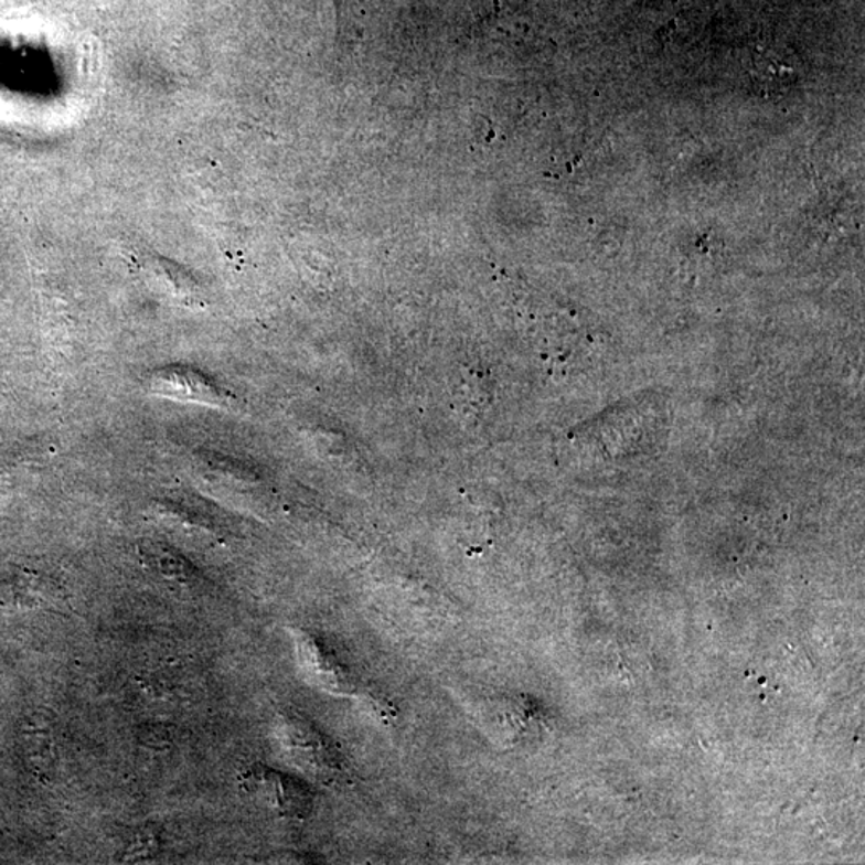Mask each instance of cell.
<instances>
[{"instance_id":"1","label":"cell","mask_w":865,"mask_h":865,"mask_svg":"<svg viewBox=\"0 0 865 865\" xmlns=\"http://www.w3.org/2000/svg\"><path fill=\"white\" fill-rule=\"evenodd\" d=\"M244 792L281 818L303 819L311 810L307 786L269 768H252L241 782Z\"/></svg>"},{"instance_id":"4","label":"cell","mask_w":865,"mask_h":865,"mask_svg":"<svg viewBox=\"0 0 865 865\" xmlns=\"http://www.w3.org/2000/svg\"><path fill=\"white\" fill-rule=\"evenodd\" d=\"M141 558L145 565L156 573L161 574L165 579L175 580L180 584H190L196 580V570L184 562L182 556L164 547V545L147 542L140 548Z\"/></svg>"},{"instance_id":"2","label":"cell","mask_w":865,"mask_h":865,"mask_svg":"<svg viewBox=\"0 0 865 865\" xmlns=\"http://www.w3.org/2000/svg\"><path fill=\"white\" fill-rule=\"evenodd\" d=\"M287 739L290 740V749L300 755L301 760L307 766H314L319 768L321 775H331V771H339L340 765L337 758H333L331 749L328 744L321 739L318 733L313 729H308L303 723L287 719Z\"/></svg>"},{"instance_id":"3","label":"cell","mask_w":865,"mask_h":865,"mask_svg":"<svg viewBox=\"0 0 865 865\" xmlns=\"http://www.w3.org/2000/svg\"><path fill=\"white\" fill-rule=\"evenodd\" d=\"M156 392L169 393L172 398L184 401H196V403H205V396L214 395L211 386L202 381V375L194 374L191 371H173L159 372L158 378L152 382Z\"/></svg>"}]
</instances>
